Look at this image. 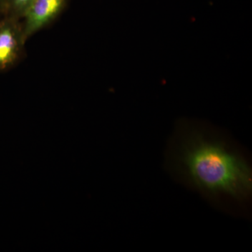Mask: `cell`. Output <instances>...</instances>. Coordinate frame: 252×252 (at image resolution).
Masks as SVG:
<instances>
[{
  "label": "cell",
  "mask_w": 252,
  "mask_h": 252,
  "mask_svg": "<svg viewBox=\"0 0 252 252\" xmlns=\"http://www.w3.org/2000/svg\"><path fill=\"white\" fill-rule=\"evenodd\" d=\"M168 157L172 173L212 201L243 202L252 194L248 160L225 137L205 126H179Z\"/></svg>",
  "instance_id": "cell-1"
},
{
  "label": "cell",
  "mask_w": 252,
  "mask_h": 252,
  "mask_svg": "<svg viewBox=\"0 0 252 252\" xmlns=\"http://www.w3.org/2000/svg\"><path fill=\"white\" fill-rule=\"evenodd\" d=\"M65 0H35L25 11L22 44L32 34L51 22L61 12Z\"/></svg>",
  "instance_id": "cell-2"
},
{
  "label": "cell",
  "mask_w": 252,
  "mask_h": 252,
  "mask_svg": "<svg viewBox=\"0 0 252 252\" xmlns=\"http://www.w3.org/2000/svg\"><path fill=\"white\" fill-rule=\"evenodd\" d=\"M21 36L11 25L0 26V69L7 67L16 59Z\"/></svg>",
  "instance_id": "cell-3"
},
{
  "label": "cell",
  "mask_w": 252,
  "mask_h": 252,
  "mask_svg": "<svg viewBox=\"0 0 252 252\" xmlns=\"http://www.w3.org/2000/svg\"><path fill=\"white\" fill-rule=\"evenodd\" d=\"M35 0H11V4L16 11L24 14L25 11Z\"/></svg>",
  "instance_id": "cell-4"
}]
</instances>
